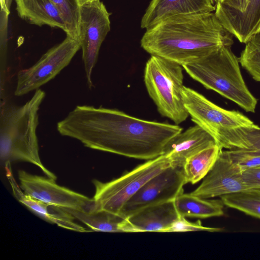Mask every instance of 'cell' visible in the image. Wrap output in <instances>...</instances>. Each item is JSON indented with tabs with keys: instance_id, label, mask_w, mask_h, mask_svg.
Wrapping results in <instances>:
<instances>
[{
	"instance_id": "obj_26",
	"label": "cell",
	"mask_w": 260,
	"mask_h": 260,
	"mask_svg": "<svg viewBox=\"0 0 260 260\" xmlns=\"http://www.w3.org/2000/svg\"><path fill=\"white\" fill-rule=\"evenodd\" d=\"M248 0H213L215 14L226 28L246 8Z\"/></svg>"
},
{
	"instance_id": "obj_10",
	"label": "cell",
	"mask_w": 260,
	"mask_h": 260,
	"mask_svg": "<svg viewBox=\"0 0 260 260\" xmlns=\"http://www.w3.org/2000/svg\"><path fill=\"white\" fill-rule=\"evenodd\" d=\"M185 184L182 168L171 165L145 183L126 202L120 215L126 218L146 207L174 200L184 192Z\"/></svg>"
},
{
	"instance_id": "obj_24",
	"label": "cell",
	"mask_w": 260,
	"mask_h": 260,
	"mask_svg": "<svg viewBox=\"0 0 260 260\" xmlns=\"http://www.w3.org/2000/svg\"><path fill=\"white\" fill-rule=\"evenodd\" d=\"M239 60L252 78L260 82V32L254 35L245 43Z\"/></svg>"
},
{
	"instance_id": "obj_8",
	"label": "cell",
	"mask_w": 260,
	"mask_h": 260,
	"mask_svg": "<svg viewBox=\"0 0 260 260\" xmlns=\"http://www.w3.org/2000/svg\"><path fill=\"white\" fill-rule=\"evenodd\" d=\"M80 48L79 41L67 36L63 41L49 49L33 66L19 71L15 95L26 94L53 79L70 63Z\"/></svg>"
},
{
	"instance_id": "obj_16",
	"label": "cell",
	"mask_w": 260,
	"mask_h": 260,
	"mask_svg": "<svg viewBox=\"0 0 260 260\" xmlns=\"http://www.w3.org/2000/svg\"><path fill=\"white\" fill-rule=\"evenodd\" d=\"M9 168H6L7 176L13 193L18 201L30 211L44 220L60 228L78 232H91L76 222L75 218L64 209L45 203L24 193L16 183L11 169Z\"/></svg>"
},
{
	"instance_id": "obj_17",
	"label": "cell",
	"mask_w": 260,
	"mask_h": 260,
	"mask_svg": "<svg viewBox=\"0 0 260 260\" xmlns=\"http://www.w3.org/2000/svg\"><path fill=\"white\" fill-rule=\"evenodd\" d=\"M19 16L28 22L57 27L67 32L63 17L50 0H15Z\"/></svg>"
},
{
	"instance_id": "obj_25",
	"label": "cell",
	"mask_w": 260,
	"mask_h": 260,
	"mask_svg": "<svg viewBox=\"0 0 260 260\" xmlns=\"http://www.w3.org/2000/svg\"><path fill=\"white\" fill-rule=\"evenodd\" d=\"M60 12L67 26V36L79 40L80 5L78 0H50Z\"/></svg>"
},
{
	"instance_id": "obj_28",
	"label": "cell",
	"mask_w": 260,
	"mask_h": 260,
	"mask_svg": "<svg viewBox=\"0 0 260 260\" xmlns=\"http://www.w3.org/2000/svg\"><path fill=\"white\" fill-rule=\"evenodd\" d=\"M224 229L221 228L206 227L202 225L200 220L190 222L185 217H180L174 222L167 232H184L194 231H206L209 232H221Z\"/></svg>"
},
{
	"instance_id": "obj_1",
	"label": "cell",
	"mask_w": 260,
	"mask_h": 260,
	"mask_svg": "<svg viewBox=\"0 0 260 260\" xmlns=\"http://www.w3.org/2000/svg\"><path fill=\"white\" fill-rule=\"evenodd\" d=\"M56 127L61 135L76 139L86 147L147 160L161 155L166 144L182 132L178 124L88 105L77 106Z\"/></svg>"
},
{
	"instance_id": "obj_20",
	"label": "cell",
	"mask_w": 260,
	"mask_h": 260,
	"mask_svg": "<svg viewBox=\"0 0 260 260\" xmlns=\"http://www.w3.org/2000/svg\"><path fill=\"white\" fill-rule=\"evenodd\" d=\"M239 42L246 43L260 32V0H248L245 9L227 27Z\"/></svg>"
},
{
	"instance_id": "obj_11",
	"label": "cell",
	"mask_w": 260,
	"mask_h": 260,
	"mask_svg": "<svg viewBox=\"0 0 260 260\" xmlns=\"http://www.w3.org/2000/svg\"><path fill=\"white\" fill-rule=\"evenodd\" d=\"M18 177L22 190L35 199L61 208L94 211L93 198L60 186L52 178L32 175L23 170L18 171Z\"/></svg>"
},
{
	"instance_id": "obj_27",
	"label": "cell",
	"mask_w": 260,
	"mask_h": 260,
	"mask_svg": "<svg viewBox=\"0 0 260 260\" xmlns=\"http://www.w3.org/2000/svg\"><path fill=\"white\" fill-rule=\"evenodd\" d=\"M222 153L244 171L260 167V153L239 149L221 150Z\"/></svg>"
},
{
	"instance_id": "obj_21",
	"label": "cell",
	"mask_w": 260,
	"mask_h": 260,
	"mask_svg": "<svg viewBox=\"0 0 260 260\" xmlns=\"http://www.w3.org/2000/svg\"><path fill=\"white\" fill-rule=\"evenodd\" d=\"M222 149L215 144L188 158L182 167L186 183L194 184L212 169Z\"/></svg>"
},
{
	"instance_id": "obj_5",
	"label": "cell",
	"mask_w": 260,
	"mask_h": 260,
	"mask_svg": "<svg viewBox=\"0 0 260 260\" xmlns=\"http://www.w3.org/2000/svg\"><path fill=\"white\" fill-rule=\"evenodd\" d=\"M183 67L174 61L151 55L146 63L144 80L148 93L164 117L178 124L189 116L182 91Z\"/></svg>"
},
{
	"instance_id": "obj_31",
	"label": "cell",
	"mask_w": 260,
	"mask_h": 260,
	"mask_svg": "<svg viewBox=\"0 0 260 260\" xmlns=\"http://www.w3.org/2000/svg\"><path fill=\"white\" fill-rule=\"evenodd\" d=\"M93 1L95 0H78L80 5H83L88 2H92Z\"/></svg>"
},
{
	"instance_id": "obj_13",
	"label": "cell",
	"mask_w": 260,
	"mask_h": 260,
	"mask_svg": "<svg viewBox=\"0 0 260 260\" xmlns=\"http://www.w3.org/2000/svg\"><path fill=\"white\" fill-rule=\"evenodd\" d=\"M180 217L174 200L149 206L125 219L123 232H167Z\"/></svg>"
},
{
	"instance_id": "obj_2",
	"label": "cell",
	"mask_w": 260,
	"mask_h": 260,
	"mask_svg": "<svg viewBox=\"0 0 260 260\" xmlns=\"http://www.w3.org/2000/svg\"><path fill=\"white\" fill-rule=\"evenodd\" d=\"M146 30L141 47L182 66L234 43L233 35L213 12L172 16Z\"/></svg>"
},
{
	"instance_id": "obj_15",
	"label": "cell",
	"mask_w": 260,
	"mask_h": 260,
	"mask_svg": "<svg viewBox=\"0 0 260 260\" xmlns=\"http://www.w3.org/2000/svg\"><path fill=\"white\" fill-rule=\"evenodd\" d=\"M215 11L212 0H151L142 18L141 27L147 29L163 20L178 15Z\"/></svg>"
},
{
	"instance_id": "obj_7",
	"label": "cell",
	"mask_w": 260,
	"mask_h": 260,
	"mask_svg": "<svg viewBox=\"0 0 260 260\" xmlns=\"http://www.w3.org/2000/svg\"><path fill=\"white\" fill-rule=\"evenodd\" d=\"M182 94L191 120L208 133L216 143L225 130L254 124L242 113L219 107L190 88L184 86Z\"/></svg>"
},
{
	"instance_id": "obj_19",
	"label": "cell",
	"mask_w": 260,
	"mask_h": 260,
	"mask_svg": "<svg viewBox=\"0 0 260 260\" xmlns=\"http://www.w3.org/2000/svg\"><path fill=\"white\" fill-rule=\"evenodd\" d=\"M217 144L222 149H239L260 153V127L254 123L225 130Z\"/></svg>"
},
{
	"instance_id": "obj_9",
	"label": "cell",
	"mask_w": 260,
	"mask_h": 260,
	"mask_svg": "<svg viewBox=\"0 0 260 260\" xmlns=\"http://www.w3.org/2000/svg\"><path fill=\"white\" fill-rule=\"evenodd\" d=\"M110 15L100 0L80 5L79 41L90 88L92 86V72L98 60L101 46L110 30Z\"/></svg>"
},
{
	"instance_id": "obj_12",
	"label": "cell",
	"mask_w": 260,
	"mask_h": 260,
	"mask_svg": "<svg viewBox=\"0 0 260 260\" xmlns=\"http://www.w3.org/2000/svg\"><path fill=\"white\" fill-rule=\"evenodd\" d=\"M221 150L212 169L191 194L211 199L250 189L243 180V171Z\"/></svg>"
},
{
	"instance_id": "obj_3",
	"label": "cell",
	"mask_w": 260,
	"mask_h": 260,
	"mask_svg": "<svg viewBox=\"0 0 260 260\" xmlns=\"http://www.w3.org/2000/svg\"><path fill=\"white\" fill-rule=\"evenodd\" d=\"M45 92L39 88L21 106L1 107L0 118V159L5 168L14 161H24L38 168L47 177H57L42 164L39 155L37 128L38 111Z\"/></svg>"
},
{
	"instance_id": "obj_32",
	"label": "cell",
	"mask_w": 260,
	"mask_h": 260,
	"mask_svg": "<svg viewBox=\"0 0 260 260\" xmlns=\"http://www.w3.org/2000/svg\"><path fill=\"white\" fill-rule=\"evenodd\" d=\"M213 1V0H212ZM214 3V2H213Z\"/></svg>"
},
{
	"instance_id": "obj_22",
	"label": "cell",
	"mask_w": 260,
	"mask_h": 260,
	"mask_svg": "<svg viewBox=\"0 0 260 260\" xmlns=\"http://www.w3.org/2000/svg\"><path fill=\"white\" fill-rule=\"evenodd\" d=\"M63 209L75 219L85 224L91 232H123V225L125 218L119 215L104 210L84 212Z\"/></svg>"
},
{
	"instance_id": "obj_14",
	"label": "cell",
	"mask_w": 260,
	"mask_h": 260,
	"mask_svg": "<svg viewBox=\"0 0 260 260\" xmlns=\"http://www.w3.org/2000/svg\"><path fill=\"white\" fill-rule=\"evenodd\" d=\"M217 144L214 139L198 125L187 128L172 138L162 153L173 167L182 168L186 160L201 150Z\"/></svg>"
},
{
	"instance_id": "obj_4",
	"label": "cell",
	"mask_w": 260,
	"mask_h": 260,
	"mask_svg": "<svg viewBox=\"0 0 260 260\" xmlns=\"http://www.w3.org/2000/svg\"><path fill=\"white\" fill-rule=\"evenodd\" d=\"M232 46H223L198 61L183 66L193 79L233 102L247 112L254 113L257 100L242 77L239 57Z\"/></svg>"
},
{
	"instance_id": "obj_6",
	"label": "cell",
	"mask_w": 260,
	"mask_h": 260,
	"mask_svg": "<svg viewBox=\"0 0 260 260\" xmlns=\"http://www.w3.org/2000/svg\"><path fill=\"white\" fill-rule=\"evenodd\" d=\"M170 166V160L160 155L109 182L94 179V211L104 210L120 215L126 202L149 180Z\"/></svg>"
},
{
	"instance_id": "obj_18",
	"label": "cell",
	"mask_w": 260,
	"mask_h": 260,
	"mask_svg": "<svg viewBox=\"0 0 260 260\" xmlns=\"http://www.w3.org/2000/svg\"><path fill=\"white\" fill-rule=\"evenodd\" d=\"M174 204L180 217L206 218L224 215V204L220 199H204L189 193L180 194Z\"/></svg>"
},
{
	"instance_id": "obj_30",
	"label": "cell",
	"mask_w": 260,
	"mask_h": 260,
	"mask_svg": "<svg viewBox=\"0 0 260 260\" xmlns=\"http://www.w3.org/2000/svg\"><path fill=\"white\" fill-rule=\"evenodd\" d=\"M12 0H1V11L6 13L8 15L10 13V7Z\"/></svg>"
},
{
	"instance_id": "obj_29",
	"label": "cell",
	"mask_w": 260,
	"mask_h": 260,
	"mask_svg": "<svg viewBox=\"0 0 260 260\" xmlns=\"http://www.w3.org/2000/svg\"><path fill=\"white\" fill-rule=\"evenodd\" d=\"M242 176L248 188L260 190V167L247 169L243 172Z\"/></svg>"
},
{
	"instance_id": "obj_23",
	"label": "cell",
	"mask_w": 260,
	"mask_h": 260,
	"mask_svg": "<svg viewBox=\"0 0 260 260\" xmlns=\"http://www.w3.org/2000/svg\"><path fill=\"white\" fill-rule=\"evenodd\" d=\"M225 206L260 219V190L249 189L220 197Z\"/></svg>"
}]
</instances>
